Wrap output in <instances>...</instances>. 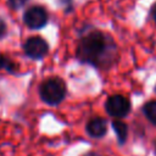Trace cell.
<instances>
[{"instance_id":"obj_1","label":"cell","mask_w":156,"mask_h":156,"mask_svg":"<svg viewBox=\"0 0 156 156\" xmlns=\"http://www.w3.org/2000/svg\"><path fill=\"white\" fill-rule=\"evenodd\" d=\"M116 46L112 39L100 30H93L80 37L77 45V58L95 67H106L112 62Z\"/></svg>"},{"instance_id":"obj_2","label":"cell","mask_w":156,"mask_h":156,"mask_svg":"<svg viewBox=\"0 0 156 156\" xmlns=\"http://www.w3.org/2000/svg\"><path fill=\"white\" fill-rule=\"evenodd\" d=\"M39 95L45 104L57 105L66 96V84L58 77L48 78L40 84Z\"/></svg>"},{"instance_id":"obj_3","label":"cell","mask_w":156,"mask_h":156,"mask_svg":"<svg viewBox=\"0 0 156 156\" xmlns=\"http://www.w3.org/2000/svg\"><path fill=\"white\" fill-rule=\"evenodd\" d=\"M48 12L43 6L34 5L26 10L23 15V21L26 26L30 29H40L48 23Z\"/></svg>"},{"instance_id":"obj_4","label":"cell","mask_w":156,"mask_h":156,"mask_svg":"<svg viewBox=\"0 0 156 156\" xmlns=\"http://www.w3.org/2000/svg\"><path fill=\"white\" fill-rule=\"evenodd\" d=\"M105 108L110 116L121 118V117H124L128 115V112L130 111V104L127 98L117 94V95L110 96L106 100Z\"/></svg>"},{"instance_id":"obj_5","label":"cell","mask_w":156,"mask_h":156,"mask_svg":"<svg viewBox=\"0 0 156 156\" xmlns=\"http://www.w3.org/2000/svg\"><path fill=\"white\" fill-rule=\"evenodd\" d=\"M23 49L26 55L33 60H40L49 52V45L46 40L40 37H32L27 39L23 45Z\"/></svg>"},{"instance_id":"obj_6","label":"cell","mask_w":156,"mask_h":156,"mask_svg":"<svg viewBox=\"0 0 156 156\" xmlns=\"http://www.w3.org/2000/svg\"><path fill=\"white\" fill-rule=\"evenodd\" d=\"M88 134L93 138H101L107 132V123L102 117H94L89 119L85 127Z\"/></svg>"},{"instance_id":"obj_7","label":"cell","mask_w":156,"mask_h":156,"mask_svg":"<svg viewBox=\"0 0 156 156\" xmlns=\"http://www.w3.org/2000/svg\"><path fill=\"white\" fill-rule=\"evenodd\" d=\"M112 128L113 130L116 132V135H117V139L119 141V144H123L127 139V134H128V128H127V124L122 121H113L112 122Z\"/></svg>"},{"instance_id":"obj_8","label":"cell","mask_w":156,"mask_h":156,"mask_svg":"<svg viewBox=\"0 0 156 156\" xmlns=\"http://www.w3.org/2000/svg\"><path fill=\"white\" fill-rule=\"evenodd\" d=\"M145 116L147 117V119L150 122H152L154 124H156V101H149L144 105L143 107Z\"/></svg>"},{"instance_id":"obj_9","label":"cell","mask_w":156,"mask_h":156,"mask_svg":"<svg viewBox=\"0 0 156 156\" xmlns=\"http://www.w3.org/2000/svg\"><path fill=\"white\" fill-rule=\"evenodd\" d=\"M0 69H5L10 73H15L16 72V65L7 56L0 54Z\"/></svg>"},{"instance_id":"obj_10","label":"cell","mask_w":156,"mask_h":156,"mask_svg":"<svg viewBox=\"0 0 156 156\" xmlns=\"http://www.w3.org/2000/svg\"><path fill=\"white\" fill-rule=\"evenodd\" d=\"M28 0H9V6L17 10V9H21L23 5H26Z\"/></svg>"},{"instance_id":"obj_11","label":"cell","mask_w":156,"mask_h":156,"mask_svg":"<svg viewBox=\"0 0 156 156\" xmlns=\"http://www.w3.org/2000/svg\"><path fill=\"white\" fill-rule=\"evenodd\" d=\"M6 29H7V28H6V23H5V21L0 18V39L5 37V34H6Z\"/></svg>"},{"instance_id":"obj_12","label":"cell","mask_w":156,"mask_h":156,"mask_svg":"<svg viewBox=\"0 0 156 156\" xmlns=\"http://www.w3.org/2000/svg\"><path fill=\"white\" fill-rule=\"evenodd\" d=\"M151 15H152V17H154V20L156 21V4L152 6V9H151Z\"/></svg>"},{"instance_id":"obj_13","label":"cell","mask_w":156,"mask_h":156,"mask_svg":"<svg viewBox=\"0 0 156 156\" xmlns=\"http://www.w3.org/2000/svg\"><path fill=\"white\" fill-rule=\"evenodd\" d=\"M84 156H102V155H100V154H98V152H94V151H91V152H88V154H85Z\"/></svg>"}]
</instances>
